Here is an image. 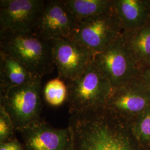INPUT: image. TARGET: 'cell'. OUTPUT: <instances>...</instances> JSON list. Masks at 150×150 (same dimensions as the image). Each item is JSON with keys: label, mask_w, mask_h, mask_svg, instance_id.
<instances>
[{"label": "cell", "mask_w": 150, "mask_h": 150, "mask_svg": "<svg viewBox=\"0 0 150 150\" xmlns=\"http://www.w3.org/2000/svg\"><path fill=\"white\" fill-rule=\"evenodd\" d=\"M45 101L52 106H59L67 100V87L59 77L49 81L43 89Z\"/></svg>", "instance_id": "obj_16"}, {"label": "cell", "mask_w": 150, "mask_h": 150, "mask_svg": "<svg viewBox=\"0 0 150 150\" xmlns=\"http://www.w3.org/2000/svg\"><path fill=\"white\" fill-rule=\"evenodd\" d=\"M38 77L18 60L0 50V93L21 86Z\"/></svg>", "instance_id": "obj_14"}, {"label": "cell", "mask_w": 150, "mask_h": 150, "mask_svg": "<svg viewBox=\"0 0 150 150\" xmlns=\"http://www.w3.org/2000/svg\"><path fill=\"white\" fill-rule=\"evenodd\" d=\"M150 106V89L141 76L113 88L104 107L122 121L136 118Z\"/></svg>", "instance_id": "obj_7"}, {"label": "cell", "mask_w": 150, "mask_h": 150, "mask_svg": "<svg viewBox=\"0 0 150 150\" xmlns=\"http://www.w3.org/2000/svg\"><path fill=\"white\" fill-rule=\"evenodd\" d=\"M66 85L70 115L104 107L113 88L93 60L83 73L67 81Z\"/></svg>", "instance_id": "obj_3"}, {"label": "cell", "mask_w": 150, "mask_h": 150, "mask_svg": "<svg viewBox=\"0 0 150 150\" xmlns=\"http://www.w3.org/2000/svg\"><path fill=\"white\" fill-rule=\"evenodd\" d=\"M42 80L36 77L0 93V107L9 115L16 131L41 120Z\"/></svg>", "instance_id": "obj_4"}, {"label": "cell", "mask_w": 150, "mask_h": 150, "mask_svg": "<svg viewBox=\"0 0 150 150\" xmlns=\"http://www.w3.org/2000/svg\"><path fill=\"white\" fill-rule=\"evenodd\" d=\"M79 21L105 13L113 8V0H64Z\"/></svg>", "instance_id": "obj_15"}, {"label": "cell", "mask_w": 150, "mask_h": 150, "mask_svg": "<svg viewBox=\"0 0 150 150\" xmlns=\"http://www.w3.org/2000/svg\"><path fill=\"white\" fill-rule=\"evenodd\" d=\"M0 150H25L21 142L16 137L7 142L0 143Z\"/></svg>", "instance_id": "obj_19"}, {"label": "cell", "mask_w": 150, "mask_h": 150, "mask_svg": "<svg viewBox=\"0 0 150 150\" xmlns=\"http://www.w3.org/2000/svg\"><path fill=\"white\" fill-rule=\"evenodd\" d=\"M0 50L10 54L33 75L43 78L54 71L51 41L35 31H0Z\"/></svg>", "instance_id": "obj_2"}, {"label": "cell", "mask_w": 150, "mask_h": 150, "mask_svg": "<svg viewBox=\"0 0 150 150\" xmlns=\"http://www.w3.org/2000/svg\"><path fill=\"white\" fill-rule=\"evenodd\" d=\"M133 128L144 139H150V106L135 118Z\"/></svg>", "instance_id": "obj_17"}, {"label": "cell", "mask_w": 150, "mask_h": 150, "mask_svg": "<svg viewBox=\"0 0 150 150\" xmlns=\"http://www.w3.org/2000/svg\"><path fill=\"white\" fill-rule=\"evenodd\" d=\"M72 150H134L125 123L103 107L70 115Z\"/></svg>", "instance_id": "obj_1"}, {"label": "cell", "mask_w": 150, "mask_h": 150, "mask_svg": "<svg viewBox=\"0 0 150 150\" xmlns=\"http://www.w3.org/2000/svg\"><path fill=\"white\" fill-rule=\"evenodd\" d=\"M46 1L1 0L0 31H35Z\"/></svg>", "instance_id": "obj_9"}, {"label": "cell", "mask_w": 150, "mask_h": 150, "mask_svg": "<svg viewBox=\"0 0 150 150\" xmlns=\"http://www.w3.org/2000/svg\"><path fill=\"white\" fill-rule=\"evenodd\" d=\"M123 31L113 6L107 12L78 22L71 38L96 54L105 50Z\"/></svg>", "instance_id": "obj_5"}, {"label": "cell", "mask_w": 150, "mask_h": 150, "mask_svg": "<svg viewBox=\"0 0 150 150\" xmlns=\"http://www.w3.org/2000/svg\"><path fill=\"white\" fill-rule=\"evenodd\" d=\"M141 77L150 89V66L142 71Z\"/></svg>", "instance_id": "obj_20"}, {"label": "cell", "mask_w": 150, "mask_h": 150, "mask_svg": "<svg viewBox=\"0 0 150 150\" xmlns=\"http://www.w3.org/2000/svg\"><path fill=\"white\" fill-rule=\"evenodd\" d=\"M93 61L113 88L128 83L141 76L142 74V71L126 48L122 35L105 50L96 54Z\"/></svg>", "instance_id": "obj_6"}, {"label": "cell", "mask_w": 150, "mask_h": 150, "mask_svg": "<svg viewBox=\"0 0 150 150\" xmlns=\"http://www.w3.org/2000/svg\"><path fill=\"white\" fill-rule=\"evenodd\" d=\"M78 21L64 0H50L45 2L35 28L45 40L71 38L77 26Z\"/></svg>", "instance_id": "obj_10"}, {"label": "cell", "mask_w": 150, "mask_h": 150, "mask_svg": "<svg viewBox=\"0 0 150 150\" xmlns=\"http://www.w3.org/2000/svg\"><path fill=\"white\" fill-rule=\"evenodd\" d=\"M16 131L9 115L0 107V143L13 139Z\"/></svg>", "instance_id": "obj_18"}, {"label": "cell", "mask_w": 150, "mask_h": 150, "mask_svg": "<svg viewBox=\"0 0 150 150\" xmlns=\"http://www.w3.org/2000/svg\"><path fill=\"white\" fill-rule=\"evenodd\" d=\"M113 6L123 31L142 27L150 21V0H113Z\"/></svg>", "instance_id": "obj_12"}, {"label": "cell", "mask_w": 150, "mask_h": 150, "mask_svg": "<svg viewBox=\"0 0 150 150\" xmlns=\"http://www.w3.org/2000/svg\"><path fill=\"white\" fill-rule=\"evenodd\" d=\"M124 43L142 71L150 66V21L142 27L122 34Z\"/></svg>", "instance_id": "obj_13"}, {"label": "cell", "mask_w": 150, "mask_h": 150, "mask_svg": "<svg viewBox=\"0 0 150 150\" xmlns=\"http://www.w3.org/2000/svg\"><path fill=\"white\" fill-rule=\"evenodd\" d=\"M16 131L25 150H72V134L69 126L55 128L40 120Z\"/></svg>", "instance_id": "obj_11"}, {"label": "cell", "mask_w": 150, "mask_h": 150, "mask_svg": "<svg viewBox=\"0 0 150 150\" xmlns=\"http://www.w3.org/2000/svg\"><path fill=\"white\" fill-rule=\"evenodd\" d=\"M51 43L59 77L66 81L74 79L83 73L95 55L86 46L71 38L54 40Z\"/></svg>", "instance_id": "obj_8"}]
</instances>
